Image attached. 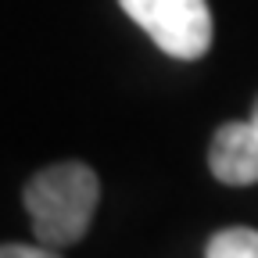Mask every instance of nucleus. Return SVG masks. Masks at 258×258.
Masks as SVG:
<instances>
[{
  "label": "nucleus",
  "instance_id": "f257e3e1",
  "mask_svg": "<svg viewBox=\"0 0 258 258\" xmlns=\"http://www.w3.org/2000/svg\"><path fill=\"white\" fill-rule=\"evenodd\" d=\"M97 198H101L97 172L83 161H61L36 172L25 186V208L36 240L47 247L79 244L90 230Z\"/></svg>",
  "mask_w": 258,
  "mask_h": 258
},
{
  "label": "nucleus",
  "instance_id": "f03ea898",
  "mask_svg": "<svg viewBox=\"0 0 258 258\" xmlns=\"http://www.w3.org/2000/svg\"><path fill=\"white\" fill-rule=\"evenodd\" d=\"M169 57L194 61L212 47V11L208 0H118Z\"/></svg>",
  "mask_w": 258,
  "mask_h": 258
},
{
  "label": "nucleus",
  "instance_id": "7ed1b4c3",
  "mask_svg": "<svg viewBox=\"0 0 258 258\" xmlns=\"http://www.w3.org/2000/svg\"><path fill=\"white\" fill-rule=\"evenodd\" d=\"M208 169L226 186L258 183V101L247 122H226L208 147Z\"/></svg>",
  "mask_w": 258,
  "mask_h": 258
},
{
  "label": "nucleus",
  "instance_id": "20e7f679",
  "mask_svg": "<svg viewBox=\"0 0 258 258\" xmlns=\"http://www.w3.org/2000/svg\"><path fill=\"white\" fill-rule=\"evenodd\" d=\"M205 258H258V230L247 226H230L208 240Z\"/></svg>",
  "mask_w": 258,
  "mask_h": 258
},
{
  "label": "nucleus",
  "instance_id": "39448f33",
  "mask_svg": "<svg viewBox=\"0 0 258 258\" xmlns=\"http://www.w3.org/2000/svg\"><path fill=\"white\" fill-rule=\"evenodd\" d=\"M0 258H61L54 254V247L40 244V247H32V244H0Z\"/></svg>",
  "mask_w": 258,
  "mask_h": 258
}]
</instances>
